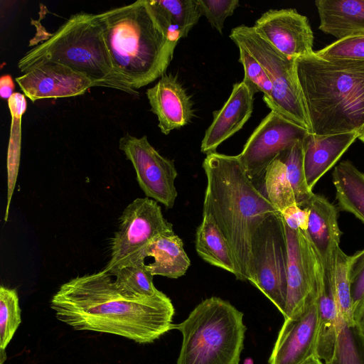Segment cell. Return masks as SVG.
Returning <instances> with one entry per match:
<instances>
[{
  "label": "cell",
  "instance_id": "29",
  "mask_svg": "<svg viewBox=\"0 0 364 364\" xmlns=\"http://www.w3.org/2000/svg\"><path fill=\"white\" fill-rule=\"evenodd\" d=\"M351 256L339 247L337 251L333 273V289L338 314L348 323H355L350 290L349 266Z\"/></svg>",
  "mask_w": 364,
  "mask_h": 364
},
{
  "label": "cell",
  "instance_id": "27",
  "mask_svg": "<svg viewBox=\"0 0 364 364\" xmlns=\"http://www.w3.org/2000/svg\"><path fill=\"white\" fill-rule=\"evenodd\" d=\"M108 273L114 276L116 287L127 297H151L161 292L155 287L154 275L147 269L145 261L115 269Z\"/></svg>",
  "mask_w": 364,
  "mask_h": 364
},
{
  "label": "cell",
  "instance_id": "14",
  "mask_svg": "<svg viewBox=\"0 0 364 364\" xmlns=\"http://www.w3.org/2000/svg\"><path fill=\"white\" fill-rule=\"evenodd\" d=\"M255 31L291 60L314 53V33L306 16L294 9H270L255 22Z\"/></svg>",
  "mask_w": 364,
  "mask_h": 364
},
{
  "label": "cell",
  "instance_id": "26",
  "mask_svg": "<svg viewBox=\"0 0 364 364\" xmlns=\"http://www.w3.org/2000/svg\"><path fill=\"white\" fill-rule=\"evenodd\" d=\"M159 19L178 40L188 36L201 16L196 0H151Z\"/></svg>",
  "mask_w": 364,
  "mask_h": 364
},
{
  "label": "cell",
  "instance_id": "6",
  "mask_svg": "<svg viewBox=\"0 0 364 364\" xmlns=\"http://www.w3.org/2000/svg\"><path fill=\"white\" fill-rule=\"evenodd\" d=\"M175 329L183 338L176 364H239L247 328L229 301L204 299Z\"/></svg>",
  "mask_w": 364,
  "mask_h": 364
},
{
  "label": "cell",
  "instance_id": "18",
  "mask_svg": "<svg viewBox=\"0 0 364 364\" xmlns=\"http://www.w3.org/2000/svg\"><path fill=\"white\" fill-rule=\"evenodd\" d=\"M146 95L163 134L167 135L191 121L194 114L193 102L176 75L164 73L153 87L147 89Z\"/></svg>",
  "mask_w": 364,
  "mask_h": 364
},
{
  "label": "cell",
  "instance_id": "8",
  "mask_svg": "<svg viewBox=\"0 0 364 364\" xmlns=\"http://www.w3.org/2000/svg\"><path fill=\"white\" fill-rule=\"evenodd\" d=\"M287 243L281 212L269 216L252 240V277L250 282L283 315L287 298Z\"/></svg>",
  "mask_w": 364,
  "mask_h": 364
},
{
  "label": "cell",
  "instance_id": "16",
  "mask_svg": "<svg viewBox=\"0 0 364 364\" xmlns=\"http://www.w3.org/2000/svg\"><path fill=\"white\" fill-rule=\"evenodd\" d=\"M24 95L32 102L83 95L95 84L85 75L63 64L43 61L16 77Z\"/></svg>",
  "mask_w": 364,
  "mask_h": 364
},
{
  "label": "cell",
  "instance_id": "35",
  "mask_svg": "<svg viewBox=\"0 0 364 364\" xmlns=\"http://www.w3.org/2000/svg\"><path fill=\"white\" fill-rule=\"evenodd\" d=\"M281 214L287 227L306 232L309 220V210L306 207L292 205L281 211Z\"/></svg>",
  "mask_w": 364,
  "mask_h": 364
},
{
  "label": "cell",
  "instance_id": "21",
  "mask_svg": "<svg viewBox=\"0 0 364 364\" xmlns=\"http://www.w3.org/2000/svg\"><path fill=\"white\" fill-rule=\"evenodd\" d=\"M318 28L337 39L364 35V0H317Z\"/></svg>",
  "mask_w": 364,
  "mask_h": 364
},
{
  "label": "cell",
  "instance_id": "30",
  "mask_svg": "<svg viewBox=\"0 0 364 364\" xmlns=\"http://www.w3.org/2000/svg\"><path fill=\"white\" fill-rule=\"evenodd\" d=\"M21 322L16 289L0 287V350H6Z\"/></svg>",
  "mask_w": 364,
  "mask_h": 364
},
{
  "label": "cell",
  "instance_id": "25",
  "mask_svg": "<svg viewBox=\"0 0 364 364\" xmlns=\"http://www.w3.org/2000/svg\"><path fill=\"white\" fill-rule=\"evenodd\" d=\"M332 176L340 208L364 223V174L346 160L335 167Z\"/></svg>",
  "mask_w": 364,
  "mask_h": 364
},
{
  "label": "cell",
  "instance_id": "24",
  "mask_svg": "<svg viewBox=\"0 0 364 364\" xmlns=\"http://www.w3.org/2000/svg\"><path fill=\"white\" fill-rule=\"evenodd\" d=\"M196 250L208 264L237 274L235 259L228 242L209 215L203 219L196 232Z\"/></svg>",
  "mask_w": 364,
  "mask_h": 364
},
{
  "label": "cell",
  "instance_id": "4",
  "mask_svg": "<svg viewBox=\"0 0 364 364\" xmlns=\"http://www.w3.org/2000/svg\"><path fill=\"white\" fill-rule=\"evenodd\" d=\"M312 134L358 132L364 125V60L296 59Z\"/></svg>",
  "mask_w": 364,
  "mask_h": 364
},
{
  "label": "cell",
  "instance_id": "11",
  "mask_svg": "<svg viewBox=\"0 0 364 364\" xmlns=\"http://www.w3.org/2000/svg\"><path fill=\"white\" fill-rule=\"evenodd\" d=\"M309 133L270 111L253 131L237 156L249 178L257 185L262 181L267 168L279 154L303 141Z\"/></svg>",
  "mask_w": 364,
  "mask_h": 364
},
{
  "label": "cell",
  "instance_id": "34",
  "mask_svg": "<svg viewBox=\"0 0 364 364\" xmlns=\"http://www.w3.org/2000/svg\"><path fill=\"white\" fill-rule=\"evenodd\" d=\"M349 280L354 316L364 303V249L351 256L349 266Z\"/></svg>",
  "mask_w": 364,
  "mask_h": 364
},
{
  "label": "cell",
  "instance_id": "9",
  "mask_svg": "<svg viewBox=\"0 0 364 364\" xmlns=\"http://www.w3.org/2000/svg\"><path fill=\"white\" fill-rule=\"evenodd\" d=\"M156 201L137 198L123 210L118 230L110 243V259L104 269H113L145 261L146 250L158 236L172 231Z\"/></svg>",
  "mask_w": 364,
  "mask_h": 364
},
{
  "label": "cell",
  "instance_id": "2",
  "mask_svg": "<svg viewBox=\"0 0 364 364\" xmlns=\"http://www.w3.org/2000/svg\"><path fill=\"white\" fill-rule=\"evenodd\" d=\"M203 215L214 220L232 251L240 281H251L252 240L260 224L280 211L259 190L237 155L213 152L206 155Z\"/></svg>",
  "mask_w": 364,
  "mask_h": 364
},
{
  "label": "cell",
  "instance_id": "3",
  "mask_svg": "<svg viewBox=\"0 0 364 364\" xmlns=\"http://www.w3.org/2000/svg\"><path fill=\"white\" fill-rule=\"evenodd\" d=\"M98 16L115 71L129 87L136 91L166 73L179 40L161 23L151 0Z\"/></svg>",
  "mask_w": 364,
  "mask_h": 364
},
{
  "label": "cell",
  "instance_id": "1",
  "mask_svg": "<svg viewBox=\"0 0 364 364\" xmlns=\"http://www.w3.org/2000/svg\"><path fill=\"white\" fill-rule=\"evenodd\" d=\"M111 277L103 269L63 284L50 300L57 319L76 331L113 334L139 343H151L175 328V309L165 294L129 298Z\"/></svg>",
  "mask_w": 364,
  "mask_h": 364
},
{
  "label": "cell",
  "instance_id": "39",
  "mask_svg": "<svg viewBox=\"0 0 364 364\" xmlns=\"http://www.w3.org/2000/svg\"><path fill=\"white\" fill-rule=\"evenodd\" d=\"M358 138L364 144V125L358 131Z\"/></svg>",
  "mask_w": 364,
  "mask_h": 364
},
{
  "label": "cell",
  "instance_id": "38",
  "mask_svg": "<svg viewBox=\"0 0 364 364\" xmlns=\"http://www.w3.org/2000/svg\"><path fill=\"white\" fill-rule=\"evenodd\" d=\"M301 364H323L316 356H313Z\"/></svg>",
  "mask_w": 364,
  "mask_h": 364
},
{
  "label": "cell",
  "instance_id": "20",
  "mask_svg": "<svg viewBox=\"0 0 364 364\" xmlns=\"http://www.w3.org/2000/svg\"><path fill=\"white\" fill-rule=\"evenodd\" d=\"M358 132L319 136L309 133L302 141L306 181L313 191L318 181L358 139Z\"/></svg>",
  "mask_w": 364,
  "mask_h": 364
},
{
  "label": "cell",
  "instance_id": "28",
  "mask_svg": "<svg viewBox=\"0 0 364 364\" xmlns=\"http://www.w3.org/2000/svg\"><path fill=\"white\" fill-rule=\"evenodd\" d=\"M325 364H364V334L355 323H347L338 314L333 354Z\"/></svg>",
  "mask_w": 364,
  "mask_h": 364
},
{
  "label": "cell",
  "instance_id": "31",
  "mask_svg": "<svg viewBox=\"0 0 364 364\" xmlns=\"http://www.w3.org/2000/svg\"><path fill=\"white\" fill-rule=\"evenodd\" d=\"M240 50L239 62L243 65L245 77L243 82L255 94L263 93V100L267 103L272 95V85L262 65L244 47L237 46Z\"/></svg>",
  "mask_w": 364,
  "mask_h": 364
},
{
  "label": "cell",
  "instance_id": "13",
  "mask_svg": "<svg viewBox=\"0 0 364 364\" xmlns=\"http://www.w3.org/2000/svg\"><path fill=\"white\" fill-rule=\"evenodd\" d=\"M302 141L280 153L262 181L261 192L280 212L295 204L304 206L314 194L306 181Z\"/></svg>",
  "mask_w": 364,
  "mask_h": 364
},
{
  "label": "cell",
  "instance_id": "22",
  "mask_svg": "<svg viewBox=\"0 0 364 364\" xmlns=\"http://www.w3.org/2000/svg\"><path fill=\"white\" fill-rule=\"evenodd\" d=\"M318 338L316 357L325 363L333 354L337 337L338 308L333 289V274L327 275L323 267L318 275L317 296Z\"/></svg>",
  "mask_w": 364,
  "mask_h": 364
},
{
  "label": "cell",
  "instance_id": "5",
  "mask_svg": "<svg viewBox=\"0 0 364 364\" xmlns=\"http://www.w3.org/2000/svg\"><path fill=\"white\" fill-rule=\"evenodd\" d=\"M43 61L68 66L90 78L96 87L139 95L115 71L98 14L81 11L71 15L45 41L26 52L18 68L25 73Z\"/></svg>",
  "mask_w": 364,
  "mask_h": 364
},
{
  "label": "cell",
  "instance_id": "19",
  "mask_svg": "<svg viewBox=\"0 0 364 364\" xmlns=\"http://www.w3.org/2000/svg\"><path fill=\"white\" fill-rule=\"evenodd\" d=\"M255 93L242 81L233 85L231 94L205 131L200 151L206 155L216 152L224 141L240 130L253 112Z\"/></svg>",
  "mask_w": 364,
  "mask_h": 364
},
{
  "label": "cell",
  "instance_id": "32",
  "mask_svg": "<svg viewBox=\"0 0 364 364\" xmlns=\"http://www.w3.org/2000/svg\"><path fill=\"white\" fill-rule=\"evenodd\" d=\"M315 53L324 59L364 60V35L337 39Z\"/></svg>",
  "mask_w": 364,
  "mask_h": 364
},
{
  "label": "cell",
  "instance_id": "12",
  "mask_svg": "<svg viewBox=\"0 0 364 364\" xmlns=\"http://www.w3.org/2000/svg\"><path fill=\"white\" fill-rule=\"evenodd\" d=\"M284 228L288 261L283 316L287 318L317 299L318 275L322 265L306 232L292 230L285 223Z\"/></svg>",
  "mask_w": 364,
  "mask_h": 364
},
{
  "label": "cell",
  "instance_id": "15",
  "mask_svg": "<svg viewBox=\"0 0 364 364\" xmlns=\"http://www.w3.org/2000/svg\"><path fill=\"white\" fill-rule=\"evenodd\" d=\"M318 338L317 299L284 318L269 364H301L316 356Z\"/></svg>",
  "mask_w": 364,
  "mask_h": 364
},
{
  "label": "cell",
  "instance_id": "36",
  "mask_svg": "<svg viewBox=\"0 0 364 364\" xmlns=\"http://www.w3.org/2000/svg\"><path fill=\"white\" fill-rule=\"evenodd\" d=\"M15 85L12 77L9 75H4L0 78V95L4 100H9L14 93Z\"/></svg>",
  "mask_w": 364,
  "mask_h": 364
},
{
  "label": "cell",
  "instance_id": "10",
  "mask_svg": "<svg viewBox=\"0 0 364 364\" xmlns=\"http://www.w3.org/2000/svg\"><path fill=\"white\" fill-rule=\"evenodd\" d=\"M119 149L132 164L145 196L166 208H172L178 195L175 186L178 172L174 161L161 155L145 135L136 137L126 134L119 139Z\"/></svg>",
  "mask_w": 364,
  "mask_h": 364
},
{
  "label": "cell",
  "instance_id": "33",
  "mask_svg": "<svg viewBox=\"0 0 364 364\" xmlns=\"http://www.w3.org/2000/svg\"><path fill=\"white\" fill-rule=\"evenodd\" d=\"M201 16H205L211 26L220 34L228 16L239 6L238 0H196Z\"/></svg>",
  "mask_w": 364,
  "mask_h": 364
},
{
  "label": "cell",
  "instance_id": "7",
  "mask_svg": "<svg viewBox=\"0 0 364 364\" xmlns=\"http://www.w3.org/2000/svg\"><path fill=\"white\" fill-rule=\"evenodd\" d=\"M230 38L246 48L262 65L272 85L266 105L287 120L312 133L304 95L299 81L296 60H291L262 38L253 26L233 28Z\"/></svg>",
  "mask_w": 364,
  "mask_h": 364
},
{
  "label": "cell",
  "instance_id": "17",
  "mask_svg": "<svg viewBox=\"0 0 364 364\" xmlns=\"http://www.w3.org/2000/svg\"><path fill=\"white\" fill-rule=\"evenodd\" d=\"M301 207L309 210L306 236L327 275H333L341 231L336 207L325 197L314 193Z\"/></svg>",
  "mask_w": 364,
  "mask_h": 364
},
{
  "label": "cell",
  "instance_id": "37",
  "mask_svg": "<svg viewBox=\"0 0 364 364\" xmlns=\"http://www.w3.org/2000/svg\"><path fill=\"white\" fill-rule=\"evenodd\" d=\"M353 319L359 329L364 334V303L358 312L353 316Z\"/></svg>",
  "mask_w": 364,
  "mask_h": 364
},
{
  "label": "cell",
  "instance_id": "23",
  "mask_svg": "<svg viewBox=\"0 0 364 364\" xmlns=\"http://www.w3.org/2000/svg\"><path fill=\"white\" fill-rule=\"evenodd\" d=\"M145 254L146 257L154 259L146 264L154 276L177 279L183 276L191 266L183 242L173 230L156 237L147 247Z\"/></svg>",
  "mask_w": 364,
  "mask_h": 364
}]
</instances>
